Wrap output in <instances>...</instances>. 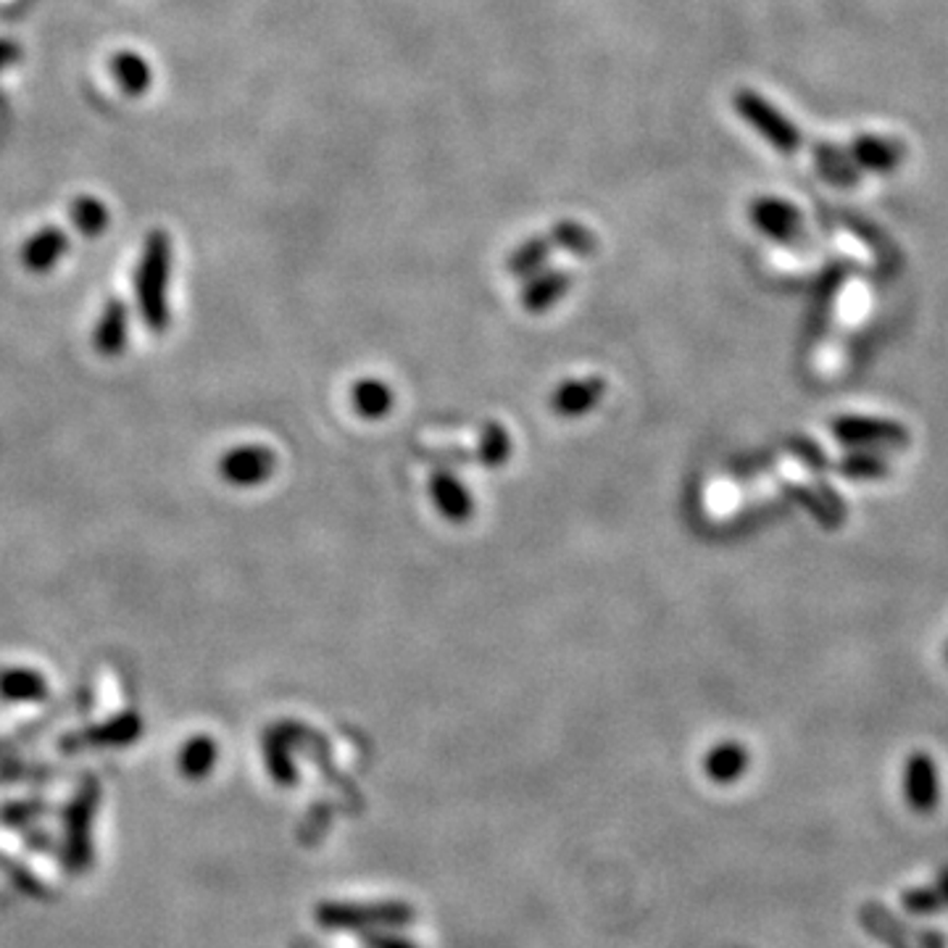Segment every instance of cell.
<instances>
[{
    "label": "cell",
    "mask_w": 948,
    "mask_h": 948,
    "mask_svg": "<svg viewBox=\"0 0 948 948\" xmlns=\"http://www.w3.org/2000/svg\"><path fill=\"white\" fill-rule=\"evenodd\" d=\"M67 246L69 240L61 229H43V233H37L27 246H24V264H27L32 272H45V269H50L61 259Z\"/></svg>",
    "instance_id": "6"
},
{
    "label": "cell",
    "mask_w": 948,
    "mask_h": 948,
    "mask_svg": "<svg viewBox=\"0 0 948 948\" xmlns=\"http://www.w3.org/2000/svg\"><path fill=\"white\" fill-rule=\"evenodd\" d=\"M854 153L856 158H860V164L873 171H893L896 166L904 162V149H901L899 143H893V140L882 138H862L860 143H856Z\"/></svg>",
    "instance_id": "7"
},
{
    "label": "cell",
    "mask_w": 948,
    "mask_h": 948,
    "mask_svg": "<svg viewBox=\"0 0 948 948\" xmlns=\"http://www.w3.org/2000/svg\"><path fill=\"white\" fill-rule=\"evenodd\" d=\"M272 472V457L264 448H237L222 459L224 479L235 485H256Z\"/></svg>",
    "instance_id": "4"
},
{
    "label": "cell",
    "mask_w": 948,
    "mask_h": 948,
    "mask_svg": "<svg viewBox=\"0 0 948 948\" xmlns=\"http://www.w3.org/2000/svg\"><path fill=\"white\" fill-rule=\"evenodd\" d=\"M904 904H906L909 912L933 914V912H938L940 904H944V899H940L938 890L917 888V890H909V893H904Z\"/></svg>",
    "instance_id": "14"
},
{
    "label": "cell",
    "mask_w": 948,
    "mask_h": 948,
    "mask_svg": "<svg viewBox=\"0 0 948 948\" xmlns=\"http://www.w3.org/2000/svg\"><path fill=\"white\" fill-rule=\"evenodd\" d=\"M216 759H220V748H216L214 738L195 735L179 748V772L188 780H203L209 772H214Z\"/></svg>",
    "instance_id": "5"
},
{
    "label": "cell",
    "mask_w": 948,
    "mask_h": 948,
    "mask_svg": "<svg viewBox=\"0 0 948 948\" xmlns=\"http://www.w3.org/2000/svg\"><path fill=\"white\" fill-rule=\"evenodd\" d=\"M127 337V311L121 304H108V309L104 311V319H100L98 332H95V343H98V348L104 351V354H117L121 351V345H125Z\"/></svg>",
    "instance_id": "10"
},
{
    "label": "cell",
    "mask_w": 948,
    "mask_h": 948,
    "mask_svg": "<svg viewBox=\"0 0 948 948\" xmlns=\"http://www.w3.org/2000/svg\"><path fill=\"white\" fill-rule=\"evenodd\" d=\"M845 472L854 474V477H880V474H886L888 470L880 459L860 457V459H851L849 464H845Z\"/></svg>",
    "instance_id": "15"
},
{
    "label": "cell",
    "mask_w": 948,
    "mask_h": 948,
    "mask_svg": "<svg viewBox=\"0 0 948 948\" xmlns=\"http://www.w3.org/2000/svg\"><path fill=\"white\" fill-rule=\"evenodd\" d=\"M838 438L854 446H904L909 432L890 419H867V416H845L836 425Z\"/></svg>",
    "instance_id": "3"
},
{
    "label": "cell",
    "mask_w": 948,
    "mask_h": 948,
    "mask_svg": "<svg viewBox=\"0 0 948 948\" xmlns=\"http://www.w3.org/2000/svg\"><path fill=\"white\" fill-rule=\"evenodd\" d=\"M138 733H140V722L134 720V716H125V720H117L111 722V725L95 730V733L90 735V743H95V746H121V743L134 740V735Z\"/></svg>",
    "instance_id": "13"
},
{
    "label": "cell",
    "mask_w": 948,
    "mask_h": 948,
    "mask_svg": "<svg viewBox=\"0 0 948 948\" xmlns=\"http://www.w3.org/2000/svg\"><path fill=\"white\" fill-rule=\"evenodd\" d=\"M72 220L82 235H100L108 227V209L95 198H80L72 206Z\"/></svg>",
    "instance_id": "12"
},
{
    "label": "cell",
    "mask_w": 948,
    "mask_h": 948,
    "mask_svg": "<svg viewBox=\"0 0 948 948\" xmlns=\"http://www.w3.org/2000/svg\"><path fill=\"white\" fill-rule=\"evenodd\" d=\"M938 893H940V899H944L948 904V867L940 869V875H938Z\"/></svg>",
    "instance_id": "17"
},
{
    "label": "cell",
    "mask_w": 948,
    "mask_h": 948,
    "mask_svg": "<svg viewBox=\"0 0 948 948\" xmlns=\"http://www.w3.org/2000/svg\"><path fill=\"white\" fill-rule=\"evenodd\" d=\"M946 662H948V645H946Z\"/></svg>",
    "instance_id": "18"
},
{
    "label": "cell",
    "mask_w": 948,
    "mask_h": 948,
    "mask_svg": "<svg viewBox=\"0 0 948 948\" xmlns=\"http://www.w3.org/2000/svg\"><path fill=\"white\" fill-rule=\"evenodd\" d=\"M0 694L11 701H32V698L45 696V680L35 672H3L0 675Z\"/></svg>",
    "instance_id": "11"
},
{
    "label": "cell",
    "mask_w": 948,
    "mask_h": 948,
    "mask_svg": "<svg viewBox=\"0 0 948 948\" xmlns=\"http://www.w3.org/2000/svg\"><path fill=\"white\" fill-rule=\"evenodd\" d=\"M906 806L914 815H933L940 804V778L933 756L927 751H914L906 756L904 772H901Z\"/></svg>",
    "instance_id": "2"
},
{
    "label": "cell",
    "mask_w": 948,
    "mask_h": 948,
    "mask_svg": "<svg viewBox=\"0 0 948 948\" xmlns=\"http://www.w3.org/2000/svg\"><path fill=\"white\" fill-rule=\"evenodd\" d=\"M111 69L127 95H143L151 87V67L138 54H117Z\"/></svg>",
    "instance_id": "9"
},
{
    "label": "cell",
    "mask_w": 948,
    "mask_h": 948,
    "mask_svg": "<svg viewBox=\"0 0 948 948\" xmlns=\"http://www.w3.org/2000/svg\"><path fill=\"white\" fill-rule=\"evenodd\" d=\"M87 804L74 806V822L69 825V836H67V856H69V867L82 869L87 867L90 860V809H93V804H90V798H85Z\"/></svg>",
    "instance_id": "8"
},
{
    "label": "cell",
    "mask_w": 948,
    "mask_h": 948,
    "mask_svg": "<svg viewBox=\"0 0 948 948\" xmlns=\"http://www.w3.org/2000/svg\"><path fill=\"white\" fill-rule=\"evenodd\" d=\"M169 266H171V242L162 229H156L149 240H145L143 261L138 269V304L143 311L145 324L153 330H162L169 319L166 311V285H169Z\"/></svg>",
    "instance_id": "1"
},
{
    "label": "cell",
    "mask_w": 948,
    "mask_h": 948,
    "mask_svg": "<svg viewBox=\"0 0 948 948\" xmlns=\"http://www.w3.org/2000/svg\"><path fill=\"white\" fill-rule=\"evenodd\" d=\"M19 59V48L11 40H0V69Z\"/></svg>",
    "instance_id": "16"
}]
</instances>
